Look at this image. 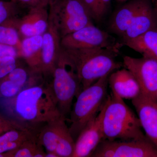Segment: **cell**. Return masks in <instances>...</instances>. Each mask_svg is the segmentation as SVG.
I'll return each mask as SVG.
<instances>
[{
	"label": "cell",
	"mask_w": 157,
	"mask_h": 157,
	"mask_svg": "<svg viewBox=\"0 0 157 157\" xmlns=\"http://www.w3.org/2000/svg\"><path fill=\"white\" fill-rule=\"evenodd\" d=\"M0 113L36 136L45 124L62 116L45 78L25 88L14 98L0 99Z\"/></svg>",
	"instance_id": "1"
},
{
	"label": "cell",
	"mask_w": 157,
	"mask_h": 157,
	"mask_svg": "<svg viewBox=\"0 0 157 157\" xmlns=\"http://www.w3.org/2000/svg\"><path fill=\"white\" fill-rule=\"evenodd\" d=\"M62 48L75 65L82 90L124 66L116 59L120 48Z\"/></svg>",
	"instance_id": "2"
},
{
	"label": "cell",
	"mask_w": 157,
	"mask_h": 157,
	"mask_svg": "<svg viewBox=\"0 0 157 157\" xmlns=\"http://www.w3.org/2000/svg\"><path fill=\"white\" fill-rule=\"evenodd\" d=\"M104 140H138L146 137L138 117L111 91L104 105L102 120Z\"/></svg>",
	"instance_id": "3"
},
{
	"label": "cell",
	"mask_w": 157,
	"mask_h": 157,
	"mask_svg": "<svg viewBox=\"0 0 157 157\" xmlns=\"http://www.w3.org/2000/svg\"><path fill=\"white\" fill-rule=\"evenodd\" d=\"M82 90L76 97V101L70 111L69 130L74 140L93 120L104 106L107 97V88L109 75Z\"/></svg>",
	"instance_id": "4"
},
{
	"label": "cell",
	"mask_w": 157,
	"mask_h": 157,
	"mask_svg": "<svg viewBox=\"0 0 157 157\" xmlns=\"http://www.w3.org/2000/svg\"><path fill=\"white\" fill-rule=\"evenodd\" d=\"M51 77L49 83L59 112L67 118L72 109L73 99L82 89L75 65L62 47Z\"/></svg>",
	"instance_id": "5"
},
{
	"label": "cell",
	"mask_w": 157,
	"mask_h": 157,
	"mask_svg": "<svg viewBox=\"0 0 157 157\" xmlns=\"http://www.w3.org/2000/svg\"><path fill=\"white\" fill-rule=\"evenodd\" d=\"M61 38L92 24L93 19L81 0H56L49 10Z\"/></svg>",
	"instance_id": "6"
},
{
	"label": "cell",
	"mask_w": 157,
	"mask_h": 157,
	"mask_svg": "<svg viewBox=\"0 0 157 157\" xmlns=\"http://www.w3.org/2000/svg\"><path fill=\"white\" fill-rule=\"evenodd\" d=\"M91 157H157V148L146 136L138 140H104Z\"/></svg>",
	"instance_id": "7"
},
{
	"label": "cell",
	"mask_w": 157,
	"mask_h": 157,
	"mask_svg": "<svg viewBox=\"0 0 157 157\" xmlns=\"http://www.w3.org/2000/svg\"><path fill=\"white\" fill-rule=\"evenodd\" d=\"M123 44L116 42L107 32L93 23L66 35L61 39V46L65 48H121Z\"/></svg>",
	"instance_id": "8"
},
{
	"label": "cell",
	"mask_w": 157,
	"mask_h": 157,
	"mask_svg": "<svg viewBox=\"0 0 157 157\" xmlns=\"http://www.w3.org/2000/svg\"><path fill=\"white\" fill-rule=\"evenodd\" d=\"M123 63L135 76L141 94L157 99V60L147 57L137 58L126 56L124 57Z\"/></svg>",
	"instance_id": "9"
},
{
	"label": "cell",
	"mask_w": 157,
	"mask_h": 157,
	"mask_svg": "<svg viewBox=\"0 0 157 157\" xmlns=\"http://www.w3.org/2000/svg\"><path fill=\"white\" fill-rule=\"evenodd\" d=\"M40 72L45 78L52 76L61 48V38L56 24L49 11L48 27L42 35Z\"/></svg>",
	"instance_id": "10"
},
{
	"label": "cell",
	"mask_w": 157,
	"mask_h": 157,
	"mask_svg": "<svg viewBox=\"0 0 157 157\" xmlns=\"http://www.w3.org/2000/svg\"><path fill=\"white\" fill-rule=\"evenodd\" d=\"M104 104L102 109L82 131L75 140L73 157H91L98 145L104 140L102 120Z\"/></svg>",
	"instance_id": "11"
},
{
	"label": "cell",
	"mask_w": 157,
	"mask_h": 157,
	"mask_svg": "<svg viewBox=\"0 0 157 157\" xmlns=\"http://www.w3.org/2000/svg\"><path fill=\"white\" fill-rule=\"evenodd\" d=\"M132 103L145 136L157 148V99L141 94Z\"/></svg>",
	"instance_id": "12"
},
{
	"label": "cell",
	"mask_w": 157,
	"mask_h": 157,
	"mask_svg": "<svg viewBox=\"0 0 157 157\" xmlns=\"http://www.w3.org/2000/svg\"><path fill=\"white\" fill-rule=\"evenodd\" d=\"M47 7L38 5L29 8L28 12L17 17V25L21 39L42 35L48 27L49 11Z\"/></svg>",
	"instance_id": "13"
},
{
	"label": "cell",
	"mask_w": 157,
	"mask_h": 157,
	"mask_svg": "<svg viewBox=\"0 0 157 157\" xmlns=\"http://www.w3.org/2000/svg\"><path fill=\"white\" fill-rule=\"evenodd\" d=\"M157 27V15L149 0H144L128 28L122 36L124 42L140 36Z\"/></svg>",
	"instance_id": "14"
},
{
	"label": "cell",
	"mask_w": 157,
	"mask_h": 157,
	"mask_svg": "<svg viewBox=\"0 0 157 157\" xmlns=\"http://www.w3.org/2000/svg\"><path fill=\"white\" fill-rule=\"evenodd\" d=\"M108 83L111 91L123 99L133 100L141 94L140 86L135 76L125 68L111 73Z\"/></svg>",
	"instance_id": "15"
},
{
	"label": "cell",
	"mask_w": 157,
	"mask_h": 157,
	"mask_svg": "<svg viewBox=\"0 0 157 157\" xmlns=\"http://www.w3.org/2000/svg\"><path fill=\"white\" fill-rule=\"evenodd\" d=\"M144 1L131 0L118 9L110 20V30L121 37L128 28Z\"/></svg>",
	"instance_id": "16"
},
{
	"label": "cell",
	"mask_w": 157,
	"mask_h": 157,
	"mask_svg": "<svg viewBox=\"0 0 157 157\" xmlns=\"http://www.w3.org/2000/svg\"><path fill=\"white\" fill-rule=\"evenodd\" d=\"M67 118L61 116L45 124L37 135V141L46 152H54L63 131L67 127Z\"/></svg>",
	"instance_id": "17"
},
{
	"label": "cell",
	"mask_w": 157,
	"mask_h": 157,
	"mask_svg": "<svg viewBox=\"0 0 157 157\" xmlns=\"http://www.w3.org/2000/svg\"><path fill=\"white\" fill-rule=\"evenodd\" d=\"M42 41V35L27 37L21 41V58L29 67L40 73Z\"/></svg>",
	"instance_id": "18"
},
{
	"label": "cell",
	"mask_w": 157,
	"mask_h": 157,
	"mask_svg": "<svg viewBox=\"0 0 157 157\" xmlns=\"http://www.w3.org/2000/svg\"><path fill=\"white\" fill-rule=\"evenodd\" d=\"M123 45L142 55L157 60V27Z\"/></svg>",
	"instance_id": "19"
},
{
	"label": "cell",
	"mask_w": 157,
	"mask_h": 157,
	"mask_svg": "<svg viewBox=\"0 0 157 157\" xmlns=\"http://www.w3.org/2000/svg\"><path fill=\"white\" fill-rule=\"evenodd\" d=\"M36 138V134L28 130L16 129L7 131L0 135V153L14 150L25 141Z\"/></svg>",
	"instance_id": "20"
},
{
	"label": "cell",
	"mask_w": 157,
	"mask_h": 157,
	"mask_svg": "<svg viewBox=\"0 0 157 157\" xmlns=\"http://www.w3.org/2000/svg\"><path fill=\"white\" fill-rule=\"evenodd\" d=\"M17 17H11L0 24V43L16 48L21 58L22 39L17 28Z\"/></svg>",
	"instance_id": "21"
},
{
	"label": "cell",
	"mask_w": 157,
	"mask_h": 157,
	"mask_svg": "<svg viewBox=\"0 0 157 157\" xmlns=\"http://www.w3.org/2000/svg\"><path fill=\"white\" fill-rule=\"evenodd\" d=\"M36 138L25 141L18 148L8 151V157H45L46 152Z\"/></svg>",
	"instance_id": "22"
},
{
	"label": "cell",
	"mask_w": 157,
	"mask_h": 157,
	"mask_svg": "<svg viewBox=\"0 0 157 157\" xmlns=\"http://www.w3.org/2000/svg\"><path fill=\"white\" fill-rule=\"evenodd\" d=\"M75 145V140L67 127L59 138L55 152L59 157H73Z\"/></svg>",
	"instance_id": "23"
},
{
	"label": "cell",
	"mask_w": 157,
	"mask_h": 157,
	"mask_svg": "<svg viewBox=\"0 0 157 157\" xmlns=\"http://www.w3.org/2000/svg\"><path fill=\"white\" fill-rule=\"evenodd\" d=\"M21 6L10 0H0V24L11 17L17 16Z\"/></svg>",
	"instance_id": "24"
},
{
	"label": "cell",
	"mask_w": 157,
	"mask_h": 157,
	"mask_svg": "<svg viewBox=\"0 0 157 157\" xmlns=\"http://www.w3.org/2000/svg\"><path fill=\"white\" fill-rule=\"evenodd\" d=\"M23 89L9 79L2 78L0 79V99L14 98Z\"/></svg>",
	"instance_id": "25"
},
{
	"label": "cell",
	"mask_w": 157,
	"mask_h": 157,
	"mask_svg": "<svg viewBox=\"0 0 157 157\" xmlns=\"http://www.w3.org/2000/svg\"><path fill=\"white\" fill-rule=\"evenodd\" d=\"M89 12L93 20L96 21H101L99 10V0H81Z\"/></svg>",
	"instance_id": "26"
},
{
	"label": "cell",
	"mask_w": 157,
	"mask_h": 157,
	"mask_svg": "<svg viewBox=\"0 0 157 157\" xmlns=\"http://www.w3.org/2000/svg\"><path fill=\"white\" fill-rule=\"evenodd\" d=\"M16 129L25 130L10 121L0 113V135L7 131Z\"/></svg>",
	"instance_id": "27"
},
{
	"label": "cell",
	"mask_w": 157,
	"mask_h": 157,
	"mask_svg": "<svg viewBox=\"0 0 157 157\" xmlns=\"http://www.w3.org/2000/svg\"><path fill=\"white\" fill-rule=\"evenodd\" d=\"M11 56L19 58L20 56L18 51L12 46L0 43V57Z\"/></svg>",
	"instance_id": "28"
},
{
	"label": "cell",
	"mask_w": 157,
	"mask_h": 157,
	"mask_svg": "<svg viewBox=\"0 0 157 157\" xmlns=\"http://www.w3.org/2000/svg\"><path fill=\"white\" fill-rule=\"evenodd\" d=\"M19 65L17 59L15 61L10 62L0 66V79L6 77L10 72Z\"/></svg>",
	"instance_id": "29"
},
{
	"label": "cell",
	"mask_w": 157,
	"mask_h": 157,
	"mask_svg": "<svg viewBox=\"0 0 157 157\" xmlns=\"http://www.w3.org/2000/svg\"><path fill=\"white\" fill-rule=\"evenodd\" d=\"M111 2V0H99V10L101 20L107 14Z\"/></svg>",
	"instance_id": "30"
},
{
	"label": "cell",
	"mask_w": 157,
	"mask_h": 157,
	"mask_svg": "<svg viewBox=\"0 0 157 157\" xmlns=\"http://www.w3.org/2000/svg\"><path fill=\"white\" fill-rule=\"evenodd\" d=\"M14 2L17 3L20 6L28 7L30 8L38 5L39 4V0H11Z\"/></svg>",
	"instance_id": "31"
},
{
	"label": "cell",
	"mask_w": 157,
	"mask_h": 157,
	"mask_svg": "<svg viewBox=\"0 0 157 157\" xmlns=\"http://www.w3.org/2000/svg\"><path fill=\"white\" fill-rule=\"evenodd\" d=\"M18 58L11 56L0 57V66L17 60Z\"/></svg>",
	"instance_id": "32"
},
{
	"label": "cell",
	"mask_w": 157,
	"mask_h": 157,
	"mask_svg": "<svg viewBox=\"0 0 157 157\" xmlns=\"http://www.w3.org/2000/svg\"><path fill=\"white\" fill-rule=\"evenodd\" d=\"M52 2V0H39V4L38 5H41L44 7H47L49 6V4Z\"/></svg>",
	"instance_id": "33"
},
{
	"label": "cell",
	"mask_w": 157,
	"mask_h": 157,
	"mask_svg": "<svg viewBox=\"0 0 157 157\" xmlns=\"http://www.w3.org/2000/svg\"><path fill=\"white\" fill-rule=\"evenodd\" d=\"M45 157H59L54 152H46Z\"/></svg>",
	"instance_id": "34"
},
{
	"label": "cell",
	"mask_w": 157,
	"mask_h": 157,
	"mask_svg": "<svg viewBox=\"0 0 157 157\" xmlns=\"http://www.w3.org/2000/svg\"><path fill=\"white\" fill-rule=\"evenodd\" d=\"M115 1L118 2H127L128 0H115Z\"/></svg>",
	"instance_id": "35"
},
{
	"label": "cell",
	"mask_w": 157,
	"mask_h": 157,
	"mask_svg": "<svg viewBox=\"0 0 157 157\" xmlns=\"http://www.w3.org/2000/svg\"><path fill=\"white\" fill-rule=\"evenodd\" d=\"M155 10L156 13L157 15V4L156 5V6L155 9Z\"/></svg>",
	"instance_id": "36"
},
{
	"label": "cell",
	"mask_w": 157,
	"mask_h": 157,
	"mask_svg": "<svg viewBox=\"0 0 157 157\" xmlns=\"http://www.w3.org/2000/svg\"><path fill=\"white\" fill-rule=\"evenodd\" d=\"M56 1V0H52V2L50 3V4L51 3L54 2H55ZM49 5H50V4H49Z\"/></svg>",
	"instance_id": "37"
},
{
	"label": "cell",
	"mask_w": 157,
	"mask_h": 157,
	"mask_svg": "<svg viewBox=\"0 0 157 157\" xmlns=\"http://www.w3.org/2000/svg\"></svg>",
	"instance_id": "38"
}]
</instances>
